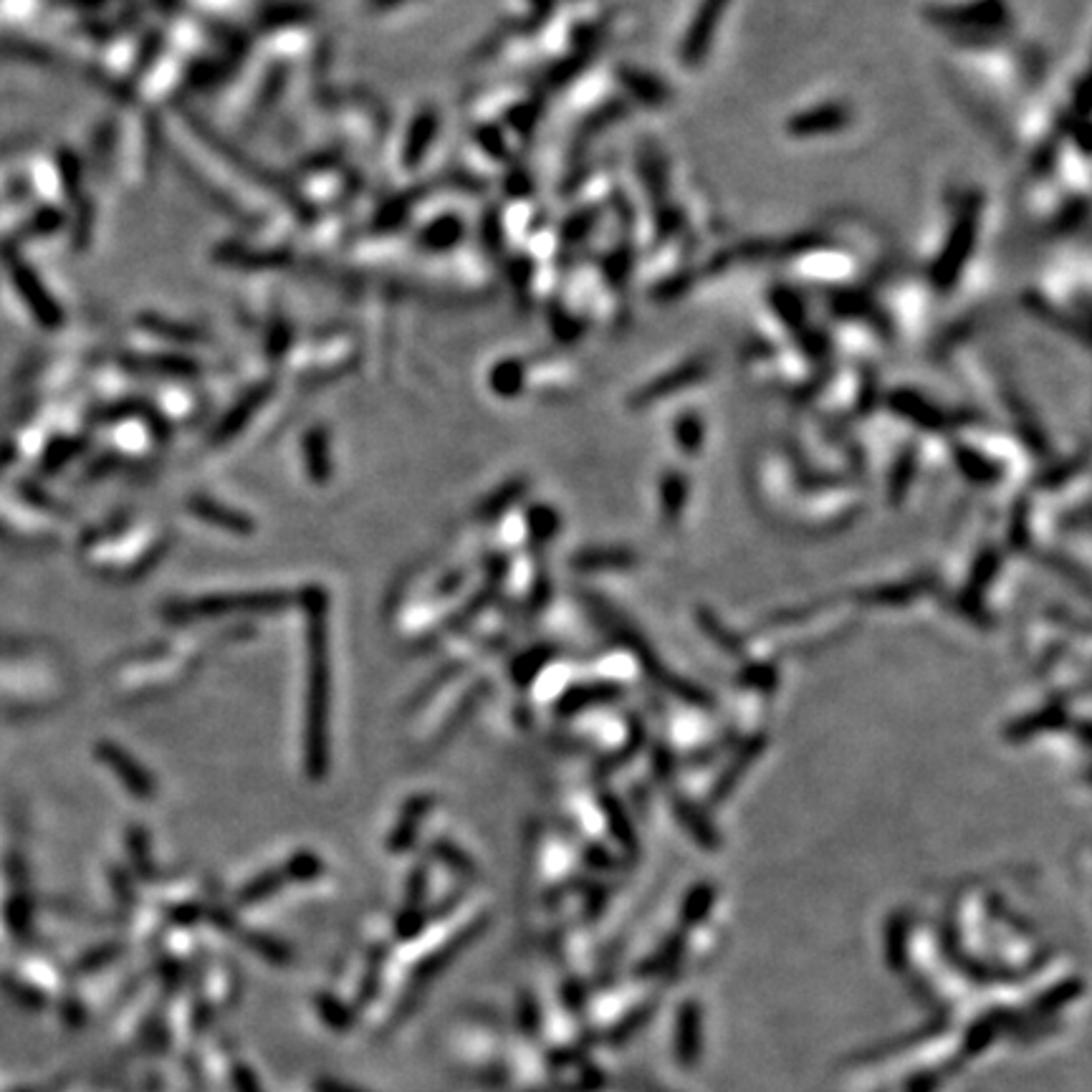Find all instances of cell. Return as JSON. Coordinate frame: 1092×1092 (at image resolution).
Here are the masks:
<instances>
[{"label": "cell", "instance_id": "6da1fadb", "mask_svg": "<svg viewBox=\"0 0 1092 1092\" xmlns=\"http://www.w3.org/2000/svg\"><path fill=\"white\" fill-rule=\"evenodd\" d=\"M309 696H307V772L321 779L329 766V643L327 605L321 592L309 597Z\"/></svg>", "mask_w": 1092, "mask_h": 1092}, {"label": "cell", "instance_id": "7a4b0ae2", "mask_svg": "<svg viewBox=\"0 0 1092 1092\" xmlns=\"http://www.w3.org/2000/svg\"><path fill=\"white\" fill-rule=\"evenodd\" d=\"M979 213L981 200L974 198L963 205V211L956 215L954 228H950L946 243H943L939 259L933 266V281L939 288H950L959 279L969 255L974 253L976 233H979Z\"/></svg>", "mask_w": 1092, "mask_h": 1092}, {"label": "cell", "instance_id": "3957f363", "mask_svg": "<svg viewBox=\"0 0 1092 1092\" xmlns=\"http://www.w3.org/2000/svg\"><path fill=\"white\" fill-rule=\"evenodd\" d=\"M728 3H731V0H704V3L698 5L691 29L685 31L683 44H680V64H683L685 69H696V66L704 64L706 53L711 51L713 38H716L721 16H724Z\"/></svg>", "mask_w": 1092, "mask_h": 1092}, {"label": "cell", "instance_id": "277c9868", "mask_svg": "<svg viewBox=\"0 0 1092 1092\" xmlns=\"http://www.w3.org/2000/svg\"><path fill=\"white\" fill-rule=\"evenodd\" d=\"M286 605V597L281 592H251V595H215L195 599L185 610L180 607V617H215V615H233V612H274Z\"/></svg>", "mask_w": 1092, "mask_h": 1092}, {"label": "cell", "instance_id": "5b68a950", "mask_svg": "<svg viewBox=\"0 0 1092 1092\" xmlns=\"http://www.w3.org/2000/svg\"><path fill=\"white\" fill-rule=\"evenodd\" d=\"M1007 16L1009 11L1002 0H979L963 9H933L928 13L936 26L959 31H996L1007 23Z\"/></svg>", "mask_w": 1092, "mask_h": 1092}, {"label": "cell", "instance_id": "8992f818", "mask_svg": "<svg viewBox=\"0 0 1092 1092\" xmlns=\"http://www.w3.org/2000/svg\"><path fill=\"white\" fill-rule=\"evenodd\" d=\"M849 125V110L842 104H820L812 106V110H805L794 114L789 119L787 132L792 137H825V134H834L845 130Z\"/></svg>", "mask_w": 1092, "mask_h": 1092}, {"label": "cell", "instance_id": "52a82bcc", "mask_svg": "<svg viewBox=\"0 0 1092 1092\" xmlns=\"http://www.w3.org/2000/svg\"><path fill=\"white\" fill-rule=\"evenodd\" d=\"M619 81H623L627 94H630L632 99H638L640 104L660 106V104H665V99H671V92H667V86L663 84V81L647 71L632 69V66H627V69L619 71Z\"/></svg>", "mask_w": 1092, "mask_h": 1092}, {"label": "cell", "instance_id": "ba28073f", "mask_svg": "<svg viewBox=\"0 0 1092 1092\" xmlns=\"http://www.w3.org/2000/svg\"><path fill=\"white\" fill-rule=\"evenodd\" d=\"M104 759L110 761V764L114 766V772H117V777L125 781L127 787H130V792L134 794V797L139 799H150L154 794V781L150 779V774L142 772V768L134 764V761L127 757L125 751H119V748L114 746H104Z\"/></svg>", "mask_w": 1092, "mask_h": 1092}, {"label": "cell", "instance_id": "9c48e42d", "mask_svg": "<svg viewBox=\"0 0 1092 1092\" xmlns=\"http://www.w3.org/2000/svg\"><path fill=\"white\" fill-rule=\"evenodd\" d=\"M890 402H893L895 413H900L903 417H910V420L921 423L923 428H941V423H943L941 413L936 408H930V404L923 400L921 395L908 393V390H898V393H893V397H890Z\"/></svg>", "mask_w": 1092, "mask_h": 1092}, {"label": "cell", "instance_id": "30bf717a", "mask_svg": "<svg viewBox=\"0 0 1092 1092\" xmlns=\"http://www.w3.org/2000/svg\"><path fill=\"white\" fill-rule=\"evenodd\" d=\"M706 375V362H685L683 367L673 369L671 375H663L660 380H656L650 384V387L645 390L643 400H650V397H663V395H671L676 393V390L680 387H688L691 382L700 380V377Z\"/></svg>", "mask_w": 1092, "mask_h": 1092}, {"label": "cell", "instance_id": "8fae6325", "mask_svg": "<svg viewBox=\"0 0 1092 1092\" xmlns=\"http://www.w3.org/2000/svg\"><path fill=\"white\" fill-rule=\"evenodd\" d=\"M191 509H193V514H198L200 518H205V522H211V524H218V526H222V529H233V531H238V534L251 531V522H248L246 516L222 509V506H218V503L205 501V498L193 501Z\"/></svg>", "mask_w": 1092, "mask_h": 1092}, {"label": "cell", "instance_id": "7c38bea8", "mask_svg": "<svg viewBox=\"0 0 1092 1092\" xmlns=\"http://www.w3.org/2000/svg\"><path fill=\"white\" fill-rule=\"evenodd\" d=\"M774 312L779 314L781 321H787V327H805V303L794 292H774Z\"/></svg>", "mask_w": 1092, "mask_h": 1092}, {"label": "cell", "instance_id": "4fadbf2b", "mask_svg": "<svg viewBox=\"0 0 1092 1092\" xmlns=\"http://www.w3.org/2000/svg\"><path fill=\"white\" fill-rule=\"evenodd\" d=\"M428 805H430V799H425V797H417V799L410 801L408 809H404L402 822H400V825H397V834H400V840H397L395 845H402V842H408L410 838H413V832H415L413 827L417 825V820H420L423 814L428 812Z\"/></svg>", "mask_w": 1092, "mask_h": 1092}]
</instances>
